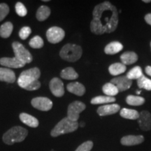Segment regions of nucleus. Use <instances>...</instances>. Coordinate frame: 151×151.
I'll list each match as a JSON object with an SVG mask.
<instances>
[{
	"instance_id": "1",
	"label": "nucleus",
	"mask_w": 151,
	"mask_h": 151,
	"mask_svg": "<svg viewBox=\"0 0 151 151\" xmlns=\"http://www.w3.org/2000/svg\"><path fill=\"white\" fill-rule=\"evenodd\" d=\"M92 16L94 19L90 22V29L95 35L113 32L118 27V10L109 1H104L96 6Z\"/></svg>"
},
{
	"instance_id": "2",
	"label": "nucleus",
	"mask_w": 151,
	"mask_h": 151,
	"mask_svg": "<svg viewBox=\"0 0 151 151\" xmlns=\"http://www.w3.org/2000/svg\"><path fill=\"white\" fill-rule=\"evenodd\" d=\"M28 132L25 128L20 126H15L5 132L2 139L4 143L7 145H13L16 143L23 141L27 137Z\"/></svg>"
},
{
	"instance_id": "3",
	"label": "nucleus",
	"mask_w": 151,
	"mask_h": 151,
	"mask_svg": "<svg viewBox=\"0 0 151 151\" xmlns=\"http://www.w3.org/2000/svg\"><path fill=\"white\" fill-rule=\"evenodd\" d=\"M83 50L80 46L67 43L62 47L60 52L62 59L69 62L78 61L82 56Z\"/></svg>"
},
{
	"instance_id": "4",
	"label": "nucleus",
	"mask_w": 151,
	"mask_h": 151,
	"mask_svg": "<svg viewBox=\"0 0 151 151\" xmlns=\"http://www.w3.org/2000/svg\"><path fill=\"white\" fill-rule=\"evenodd\" d=\"M78 122H73L69 120V118H65L58 122L55 126V127L51 130L50 135L52 137H59L60 135L65 134L71 133L78 129Z\"/></svg>"
},
{
	"instance_id": "5",
	"label": "nucleus",
	"mask_w": 151,
	"mask_h": 151,
	"mask_svg": "<svg viewBox=\"0 0 151 151\" xmlns=\"http://www.w3.org/2000/svg\"><path fill=\"white\" fill-rule=\"evenodd\" d=\"M40 76V70L37 67H34L22 71L18 78V86L24 89L32 83L35 82L36 81H39Z\"/></svg>"
},
{
	"instance_id": "6",
	"label": "nucleus",
	"mask_w": 151,
	"mask_h": 151,
	"mask_svg": "<svg viewBox=\"0 0 151 151\" xmlns=\"http://www.w3.org/2000/svg\"><path fill=\"white\" fill-rule=\"evenodd\" d=\"M12 48L14 50L15 57L20 61L22 62L25 65L32 61V55L27 49L24 48L22 43L18 41H15L12 43Z\"/></svg>"
},
{
	"instance_id": "7",
	"label": "nucleus",
	"mask_w": 151,
	"mask_h": 151,
	"mask_svg": "<svg viewBox=\"0 0 151 151\" xmlns=\"http://www.w3.org/2000/svg\"><path fill=\"white\" fill-rule=\"evenodd\" d=\"M86 105L81 101H75L69 105L67 109V118L73 122L78 121L79 114L86 109Z\"/></svg>"
},
{
	"instance_id": "8",
	"label": "nucleus",
	"mask_w": 151,
	"mask_h": 151,
	"mask_svg": "<svg viewBox=\"0 0 151 151\" xmlns=\"http://www.w3.org/2000/svg\"><path fill=\"white\" fill-rule=\"evenodd\" d=\"M65 37V31L59 27H51L46 32L47 39L51 43H58L60 42Z\"/></svg>"
},
{
	"instance_id": "9",
	"label": "nucleus",
	"mask_w": 151,
	"mask_h": 151,
	"mask_svg": "<svg viewBox=\"0 0 151 151\" xmlns=\"http://www.w3.org/2000/svg\"><path fill=\"white\" fill-rule=\"evenodd\" d=\"M31 104L34 108L42 111H48L52 107V101L47 97H35L32 99Z\"/></svg>"
},
{
	"instance_id": "10",
	"label": "nucleus",
	"mask_w": 151,
	"mask_h": 151,
	"mask_svg": "<svg viewBox=\"0 0 151 151\" xmlns=\"http://www.w3.org/2000/svg\"><path fill=\"white\" fill-rule=\"evenodd\" d=\"M49 88L52 94L57 97H61L65 94L63 83L58 78H53L50 81Z\"/></svg>"
},
{
	"instance_id": "11",
	"label": "nucleus",
	"mask_w": 151,
	"mask_h": 151,
	"mask_svg": "<svg viewBox=\"0 0 151 151\" xmlns=\"http://www.w3.org/2000/svg\"><path fill=\"white\" fill-rule=\"evenodd\" d=\"M111 83L117 87L119 92H123L129 89L132 84V81L129 80L126 76H122L111 79Z\"/></svg>"
},
{
	"instance_id": "12",
	"label": "nucleus",
	"mask_w": 151,
	"mask_h": 151,
	"mask_svg": "<svg viewBox=\"0 0 151 151\" xmlns=\"http://www.w3.org/2000/svg\"><path fill=\"white\" fill-rule=\"evenodd\" d=\"M138 123L139 127L143 131L151 130V114L148 111H143L139 113V118L138 119Z\"/></svg>"
},
{
	"instance_id": "13",
	"label": "nucleus",
	"mask_w": 151,
	"mask_h": 151,
	"mask_svg": "<svg viewBox=\"0 0 151 151\" xmlns=\"http://www.w3.org/2000/svg\"><path fill=\"white\" fill-rule=\"evenodd\" d=\"M120 107L118 104H106L101 106L97 109V113L100 116H106L115 114L120 111Z\"/></svg>"
},
{
	"instance_id": "14",
	"label": "nucleus",
	"mask_w": 151,
	"mask_h": 151,
	"mask_svg": "<svg viewBox=\"0 0 151 151\" xmlns=\"http://www.w3.org/2000/svg\"><path fill=\"white\" fill-rule=\"evenodd\" d=\"M143 141H144V137L142 135H128L122 137L120 140V143L123 146H132L141 144Z\"/></svg>"
},
{
	"instance_id": "15",
	"label": "nucleus",
	"mask_w": 151,
	"mask_h": 151,
	"mask_svg": "<svg viewBox=\"0 0 151 151\" xmlns=\"http://www.w3.org/2000/svg\"><path fill=\"white\" fill-rule=\"evenodd\" d=\"M0 65L9 68H22L25 64L17 59L16 57L14 58H0Z\"/></svg>"
},
{
	"instance_id": "16",
	"label": "nucleus",
	"mask_w": 151,
	"mask_h": 151,
	"mask_svg": "<svg viewBox=\"0 0 151 151\" xmlns=\"http://www.w3.org/2000/svg\"><path fill=\"white\" fill-rule=\"evenodd\" d=\"M16 77L14 71L8 68H0V81L14 83Z\"/></svg>"
},
{
	"instance_id": "17",
	"label": "nucleus",
	"mask_w": 151,
	"mask_h": 151,
	"mask_svg": "<svg viewBox=\"0 0 151 151\" xmlns=\"http://www.w3.org/2000/svg\"><path fill=\"white\" fill-rule=\"evenodd\" d=\"M67 89L71 93L77 96H83L86 92V88L83 84L78 82L70 83L67 85Z\"/></svg>"
},
{
	"instance_id": "18",
	"label": "nucleus",
	"mask_w": 151,
	"mask_h": 151,
	"mask_svg": "<svg viewBox=\"0 0 151 151\" xmlns=\"http://www.w3.org/2000/svg\"><path fill=\"white\" fill-rule=\"evenodd\" d=\"M20 120L22 122L30 127L36 128L39 126V122L37 118L26 113H22L20 114Z\"/></svg>"
},
{
	"instance_id": "19",
	"label": "nucleus",
	"mask_w": 151,
	"mask_h": 151,
	"mask_svg": "<svg viewBox=\"0 0 151 151\" xmlns=\"http://www.w3.org/2000/svg\"><path fill=\"white\" fill-rule=\"evenodd\" d=\"M123 49V45L118 41L109 43L104 48V52L107 55H115L120 52Z\"/></svg>"
},
{
	"instance_id": "20",
	"label": "nucleus",
	"mask_w": 151,
	"mask_h": 151,
	"mask_svg": "<svg viewBox=\"0 0 151 151\" xmlns=\"http://www.w3.org/2000/svg\"><path fill=\"white\" fill-rule=\"evenodd\" d=\"M122 63L124 65H129L135 63L138 60V55L134 52H125L120 56Z\"/></svg>"
},
{
	"instance_id": "21",
	"label": "nucleus",
	"mask_w": 151,
	"mask_h": 151,
	"mask_svg": "<svg viewBox=\"0 0 151 151\" xmlns=\"http://www.w3.org/2000/svg\"><path fill=\"white\" fill-rule=\"evenodd\" d=\"M120 115L123 118L129 119V120H138L139 118V113L137 111L126 108L120 110Z\"/></svg>"
},
{
	"instance_id": "22",
	"label": "nucleus",
	"mask_w": 151,
	"mask_h": 151,
	"mask_svg": "<svg viewBox=\"0 0 151 151\" xmlns=\"http://www.w3.org/2000/svg\"><path fill=\"white\" fill-rule=\"evenodd\" d=\"M50 15V9L47 6H41L37 11L36 17L39 21H44Z\"/></svg>"
},
{
	"instance_id": "23",
	"label": "nucleus",
	"mask_w": 151,
	"mask_h": 151,
	"mask_svg": "<svg viewBox=\"0 0 151 151\" xmlns=\"http://www.w3.org/2000/svg\"><path fill=\"white\" fill-rule=\"evenodd\" d=\"M62 78L66 80H76L78 78V74L72 67H67L64 69L60 73Z\"/></svg>"
},
{
	"instance_id": "24",
	"label": "nucleus",
	"mask_w": 151,
	"mask_h": 151,
	"mask_svg": "<svg viewBox=\"0 0 151 151\" xmlns=\"http://www.w3.org/2000/svg\"><path fill=\"white\" fill-rule=\"evenodd\" d=\"M126 66L122 63H114L109 68V73L113 76H118L123 73L126 71Z\"/></svg>"
},
{
	"instance_id": "25",
	"label": "nucleus",
	"mask_w": 151,
	"mask_h": 151,
	"mask_svg": "<svg viewBox=\"0 0 151 151\" xmlns=\"http://www.w3.org/2000/svg\"><path fill=\"white\" fill-rule=\"evenodd\" d=\"M14 25L11 22H6L3 24H1L0 27V37L6 39L10 37L12 34Z\"/></svg>"
},
{
	"instance_id": "26",
	"label": "nucleus",
	"mask_w": 151,
	"mask_h": 151,
	"mask_svg": "<svg viewBox=\"0 0 151 151\" xmlns=\"http://www.w3.org/2000/svg\"><path fill=\"white\" fill-rule=\"evenodd\" d=\"M102 91L106 94V96H109V97H113V96L117 95L119 92L117 87L111 83V82L104 85L102 87Z\"/></svg>"
},
{
	"instance_id": "27",
	"label": "nucleus",
	"mask_w": 151,
	"mask_h": 151,
	"mask_svg": "<svg viewBox=\"0 0 151 151\" xmlns=\"http://www.w3.org/2000/svg\"><path fill=\"white\" fill-rule=\"evenodd\" d=\"M116 101V98L109 96H97L91 99L92 104H101L112 103Z\"/></svg>"
},
{
	"instance_id": "28",
	"label": "nucleus",
	"mask_w": 151,
	"mask_h": 151,
	"mask_svg": "<svg viewBox=\"0 0 151 151\" xmlns=\"http://www.w3.org/2000/svg\"><path fill=\"white\" fill-rule=\"evenodd\" d=\"M143 76L142 69L140 67L137 66V67L132 68L129 72L127 73V74L126 75V76L127 77L129 80H134V79H139L141 76Z\"/></svg>"
},
{
	"instance_id": "29",
	"label": "nucleus",
	"mask_w": 151,
	"mask_h": 151,
	"mask_svg": "<svg viewBox=\"0 0 151 151\" xmlns=\"http://www.w3.org/2000/svg\"><path fill=\"white\" fill-rule=\"evenodd\" d=\"M127 104L131 106H141L145 103V99L139 96L129 95L126 99Z\"/></svg>"
},
{
	"instance_id": "30",
	"label": "nucleus",
	"mask_w": 151,
	"mask_h": 151,
	"mask_svg": "<svg viewBox=\"0 0 151 151\" xmlns=\"http://www.w3.org/2000/svg\"><path fill=\"white\" fill-rule=\"evenodd\" d=\"M138 86L142 89L146 90H151V79H149L145 76H142L140 78L137 80Z\"/></svg>"
},
{
	"instance_id": "31",
	"label": "nucleus",
	"mask_w": 151,
	"mask_h": 151,
	"mask_svg": "<svg viewBox=\"0 0 151 151\" xmlns=\"http://www.w3.org/2000/svg\"><path fill=\"white\" fill-rule=\"evenodd\" d=\"M29 45L33 48H41L44 45V42L41 37L35 36L29 41Z\"/></svg>"
},
{
	"instance_id": "32",
	"label": "nucleus",
	"mask_w": 151,
	"mask_h": 151,
	"mask_svg": "<svg viewBox=\"0 0 151 151\" xmlns=\"http://www.w3.org/2000/svg\"><path fill=\"white\" fill-rule=\"evenodd\" d=\"M16 12L19 16L24 17L27 14V10L24 5L21 2H17L16 4Z\"/></svg>"
},
{
	"instance_id": "33",
	"label": "nucleus",
	"mask_w": 151,
	"mask_h": 151,
	"mask_svg": "<svg viewBox=\"0 0 151 151\" xmlns=\"http://www.w3.org/2000/svg\"><path fill=\"white\" fill-rule=\"evenodd\" d=\"M9 13V6L5 3L0 4V22L2 21Z\"/></svg>"
},
{
	"instance_id": "34",
	"label": "nucleus",
	"mask_w": 151,
	"mask_h": 151,
	"mask_svg": "<svg viewBox=\"0 0 151 151\" xmlns=\"http://www.w3.org/2000/svg\"><path fill=\"white\" fill-rule=\"evenodd\" d=\"M93 147V142L91 141H88L80 145L75 151H90Z\"/></svg>"
},
{
	"instance_id": "35",
	"label": "nucleus",
	"mask_w": 151,
	"mask_h": 151,
	"mask_svg": "<svg viewBox=\"0 0 151 151\" xmlns=\"http://www.w3.org/2000/svg\"><path fill=\"white\" fill-rule=\"evenodd\" d=\"M32 33V29L29 27H23L19 32V37L22 40H25L27 39L28 37Z\"/></svg>"
},
{
	"instance_id": "36",
	"label": "nucleus",
	"mask_w": 151,
	"mask_h": 151,
	"mask_svg": "<svg viewBox=\"0 0 151 151\" xmlns=\"http://www.w3.org/2000/svg\"><path fill=\"white\" fill-rule=\"evenodd\" d=\"M41 87V83L39 81H36L35 82L32 83L29 86L26 87L24 90H29V91H34V90H39Z\"/></svg>"
},
{
	"instance_id": "37",
	"label": "nucleus",
	"mask_w": 151,
	"mask_h": 151,
	"mask_svg": "<svg viewBox=\"0 0 151 151\" xmlns=\"http://www.w3.org/2000/svg\"><path fill=\"white\" fill-rule=\"evenodd\" d=\"M145 20L148 24L151 25V14H147L146 16H145Z\"/></svg>"
},
{
	"instance_id": "38",
	"label": "nucleus",
	"mask_w": 151,
	"mask_h": 151,
	"mask_svg": "<svg viewBox=\"0 0 151 151\" xmlns=\"http://www.w3.org/2000/svg\"><path fill=\"white\" fill-rule=\"evenodd\" d=\"M146 73L151 76V66H147L146 67Z\"/></svg>"
},
{
	"instance_id": "39",
	"label": "nucleus",
	"mask_w": 151,
	"mask_h": 151,
	"mask_svg": "<svg viewBox=\"0 0 151 151\" xmlns=\"http://www.w3.org/2000/svg\"><path fill=\"white\" fill-rule=\"evenodd\" d=\"M78 126H80L81 127H85V123L84 122H81L80 124H78Z\"/></svg>"
},
{
	"instance_id": "40",
	"label": "nucleus",
	"mask_w": 151,
	"mask_h": 151,
	"mask_svg": "<svg viewBox=\"0 0 151 151\" xmlns=\"http://www.w3.org/2000/svg\"><path fill=\"white\" fill-rule=\"evenodd\" d=\"M143 1L145 3H150L151 0H143Z\"/></svg>"
},
{
	"instance_id": "41",
	"label": "nucleus",
	"mask_w": 151,
	"mask_h": 151,
	"mask_svg": "<svg viewBox=\"0 0 151 151\" xmlns=\"http://www.w3.org/2000/svg\"><path fill=\"white\" fill-rule=\"evenodd\" d=\"M141 91L140 90V91H137V94H141Z\"/></svg>"
},
{
	"instance_id": "42",
	"label": "nucleus",
	"mask_w": 151,
	"mask_h": 151,
	"mask_svg": "<svg viewBox=\"0 0 151 151\" xmlns=\"http://www.w3.org/2000/svg\"><path fill=\"white\" fill-rule=\"evenodd\" d=\"M43 1H44V2H47V1H49L48 0H43Z\"/></svg>"
},
{
	"instance_id": "43",
	"label": "nucleus",
	"mask_w": 151,
	"mask_h": 151,
	"mask_svg": "<svg viewBox=\"0 0 151 151\" xmlns=\"http://www.w3.org/2000/svg\"><path fill=\"white\" fill-rule=\"evenodd\" d=\"M50 151H55V150H50Z\"/></svg>"
},
{
	"instance_id": "44",
	"label": "nucleus",
	"mask_w": 151,
	"mask_h": 151,
	"mask_svg": "<svg viewBox=\"0 0 151 151\" xmlns=\"http://www.w3.org/2000/svg\"><path fill=\"white\" fill-rule=\"evenodd\" d=\"M150 46H151V43H150Z\"/></svg>"
}]
</instances>
